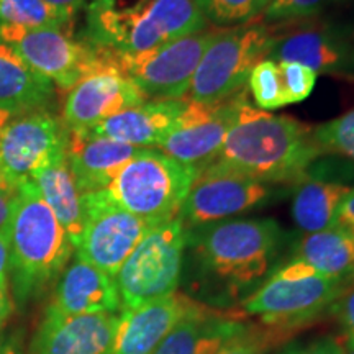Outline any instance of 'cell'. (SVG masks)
Instances as JSON below:
<instances>
[{"instance_id":"cell-1","label":"cell","mask_w":354,"mask_h":354,"mask_svg":"<svg viewBox=\"0 0 354 354\" xmlns=\"http://www.w3.org/2000/svg\"><path fill=\"white\" fill-rule=\"evenodd\" d=\"M284 243L272 218H232L187 228L192 289L209 302L246 299L271 276Z\"/></svg>"},{"instance_id":"cell-2","label":"cell","mask_w":354,"mask_h":354,"mask_svg":"<svg viewBox=\"0 0 354 354\" xmlns=\"http://www.w3.org/2000/svg\"><path fill=\"white\" fill-rule=\"evenodd\" d=\"M322 154L313 128L246 104L210 165L263 184H297Z\"/></svg>"},{"instance_id":"cell-3","label":"cell","mask_w":354,"mask_h":354,"mask_svg":"<svg viewBox=\"0 0 354 354\" xmlns=\"http://www.w3.org/2000/svg\"><path fill=\"white\" fill-rule=\"evenodd\" d=\"M8 289H12L13 300L21 307L41 297L51 284L57 282L76 250L33 183L19 187L8 225Z\"/></svg>"},{"instance_id":"cell-4","label":"cell","mask_w":354,"mask_h":354,"mask_svg":"<svg viewBox=\"0 0 354 354\" xmlns=\"http://www.w3.org/2000/svg\"><path fill=\"white\" fill-rule=\"evenodd\" d=\"M205 25L196 0H91L86 39L117 55L136 56Z\"/></svg>"},{"instance_id":"cell-5","label":"cell","mask_w":354,"mask_h":354,"mask_svg":"<svg viewBox=\"0 0 354 354\" xmlns=\"http://www.w3.org/2000/svg\"><path fill=\"white\" fill-rule=\"evenodd\" d=\"M197 174L159 149L141 148L104 190L122 209L159 225L179 216Z\"/></svg>"},{"instance_id":"cell-6","label":"cell","mask_w":354,"mask_h":354,"mask_svg":"<svg viewBox=\"0 0 354 354\" xmlns=\"http://www.w3.org/2000/svg\"><path fill=\"white\" fill-rule=\"evenodd\" d=\"M346 284L294 259L274 269L271 276L243 300V310L248 315L258 317L264 325L290 328L330 310Z\"/></svg>"},{"instance_id":"cell-7","label":"cell","mask_w":354,"mask_h":354,"mask_svg":"<svg viewBox=\"0 0 354 354\" xmlns=\"http://www.w3.org/2000/svg\"><path fill=\"white\" fill-rule=\"evenodd\" d=\"M187 228L183 220L153 227L115 276L123 308H135L177 292L183 281Z\"/></svg>"},{"instance_id":"cell-8","label":"cell","mask_w":354,"mask_h":354,"mask_svg":"<svg viewBox=\"0 0 354 354\" xmlns=\"http://www.w3.org/2000/svg\"><path fill=\"white\" fill-rule=\"evenodd\" d=\"M272 43L274 33L261 24L218 30L197 66L189 100L214 105L238 94L251 69L268 57Z\"/></svg>"},{"instance_id":"cell-9","label":"cell","mask_w":354,"mask_h":354,"mask_svg":"<svg viewBox=\"0 0 354 354\" xmlns=\"http://www.w3.org/2000/svg\"><path fill=\"white\" fill-rule=\"evenodd\" d=\"M0 41L15 48L39 76L68 92L88 74L107 66H118L117 53L95 46L87 39L77 41L59 28L0 24Z\"/></svg>"},{"instance_id":"cell-10","label":"cell","mask_w":354,"mask_h":354,"mask_svg":"<svg viewBox=\"0 0 354 354\" xmlns=\"http://www.w3.org/2000/svg\"><path fill=\"white\" fill-rule=\"evenodd\" d=\"M68 133L63 120L46 109L21 112L0 131V176L13 185L66 158Z\"/></svg>"},{"instance_id":"cell-11","label":"cell","mask_w":354,"mask_h":354,"mask_svg":"<svg viewBox=\"0 0 354 354\" xmlns=\"http://www.w3.org/2000/svg\"><path fill=\"white\" fill-rule=\"evenodd\" d=\"M216 33L203 28L143 55H118V64L146 99L180 100L189 94L197 66Z\"/></svg>"},{"instance_id":"cell-12","label":"cell","mask_w":354,"mask_h":354,"mask_svg":"<svg viewBox=\"0 0 354 354\" xmlns=\"http://www.w3.org/2000/svg\"><path fill=\"white\" fill-rule=\"evenodd\" d=\"M86 221L76 254L115 277L131 251L156 225L117 205L105 190L84 194Z\"/></svg>"},{"instance_id":"cell-13","label":"cell","mask_w":354,"mask_h":354,"mask_svg":"<svg viewBox=\"0 0 354 354\" xmlns=\"http://www.w3.org/2000/svg\"><path fill=\"white\" fill-rule=\"evenodd\" d=\"M246 104L245 88L214 105L185 100L184 112L159 143V151L201 172L218 154Z\"/></svg>"},{"instance_id":"cell-14","label":"cell","mask_w":354,"mask_h":354,"mask_svg":"<svg viewBox=\"0 0 354 354\" xmlns=\"http://www.w3.org/2000/svg\"><path fill=\"white\" fill-rule=\"evenodd\" d=\"M272 196L269 184L238 172L209 165L198 172L180 207L179 218L185 228L232 220L261 207Z\"/></svg>"},{"instance_id":"cell-15","label":"cell","mask_w":354,"mask_h":354,"mask_svg":"<svg viewBox=\"0 0 354 354\" xmlns=\"http://www.w3.org/2000/svg\"><path fill=\"white\" fill-rule=\"evenodd\" d=\"M145 102L141 88L118 66H107L71 88L61 120L68 130L91 131L113 115Z\"/></svg>"},{"instance_id":"cell-16","label":"cell","mask_w":354,"mask_h":354,"mask_svg":"<svg viewBox=\"0 0 354 354\" xmlns=\"http://www.w3.org/2000/svg\"><path fill=\"white\" fill-rule=\"evenodd\" d=\"M266 59L300 63L315 74L354 79V39L336 26L304 28L284 37L274 35Z\"/></svg>"},{"instance_id":"cell-17","label":"cell","mask_w":354,"mask_h":354,"mask_svg":"<svg viewBox=\"0 0 354 354\" xmlns=\"http://www.w3.org/2000/svg\"><path fill=\"white\" fill-rule=\"evenodd\" d=\"M117 325V313L66 315L46 308L32 354H112Z\"/></svg>"},{"instance_id":"cell-18","label":"cell","mask_w":354,"mask_h":354,"mask_svg":"<svg viewBox=\"0 0 354 354\" xmlns=\"http://www.w3.org/2000/svg\"><path fill=\"white\" fill-rule=\"evenodd\" d=\"M201 305L174 292L140 307L123 308L118 315L112 354H153L177 323Z\"/></svg>"},{"instance_id":"cell-19","label":"cell","mask_w":354,"mask_h":354,"mask_svg":"<svg viewBox=\"0 0 354 354\" xmlns=\"http://www.w3.org/2000/svg\"><path fill=\"white\" fill-rule=\"evenodd\" d=\"M48 308L66 315L122 312V299L115 277L74 256L56 282Z\"/></svg>"},{"instance_id":"cell-20","label":"cell","mask_w":354,"mask_h":354,"mask_svg":"<svg viewBox=\"0 0 354 354\" xmlns=\"http://www.w3.org/2000/svg\"><path fill=\"white\" fill-rule=\"evenodd\" d=\"M140 149L105 136H97L92 131L69 130L66 159L84 196L107 187Z\"/></svg>"},{"instance_id":"cell-21","label":"cell","mask_w":354,"mask_h":354,"mask_svg":"<svg viewBox=\"0 0 354 354\" xmlns=\"http://www.w3.org/2000/svg\"><path fill=\"white\" fill-rule=\"evenodd\" d=\"M185 109V100H146L145 104L113 115L91 130L97 136L113 141L149 148L159 146L174 128Z\"/></svg>"},{"instance_id":"cell-22","label":"cell","mask_w":354,"mask_h":354,"mask_svg":"<svg viewBox=\"0 0 354 354\" xmlns=\"http://www.w3.org/2000/svg\"><path fill=\"white\" fill-rule=\"evenodd\" d=\"M246 328V323L201 305L177 323L153 354H216Z\"/></svg>"},{"instance_id":"cell-23","label":"cell","mask_w":354,"mask_h":354,"mask_svg":"<svg viewBox=\"0 0 354 354\" xmlns=\"http://www.w3.org/2000/svg\"><path fill=\"white\" fill-rule=\"evenodd\" d=\"M30 183H33L38 189L39 196L44 198L53 214L63 225L69 240L76 248L84 230L86 210H84V196L77 187L68 159L63 158L44 167L33 176Z\"/></svg>"},{"instance_id":"cell-24","label":"cell","mask_w":354,"mask_h":354,"mask_svg":"<svg viewBox=\"0 0 354 354\" xmlns=\"http://www.w3.org/2000/svg\"><path fill=\"white\" fill-rule=\"evenodd\" d=\"M53 94V82L30 68L15 48L0 41V105L30 112L46 107Z\"/></svg>"},{"instance_id":"cell-25","label":"cell","mask_w":354,"mask_h":354,"mask_svg":"<svg viewBox=\"0 0 354 354\" xmlns=\"http://www.w3.org/2000/svg\"><path fill=\"white\" fill-rule=\"evenodd\" d=\"M349 185L305 176L297 183L292 201V218L305 234L318 233L336 225V210Z\"/></svg>"},{"instance_id":"cell-26","label":"cell","mask_w":354,"mask_h":354,"mask_svg":"<svg viewBox=\"0 0 354 354\" xmlns=\"http://www.w3.org/2000/svg\"><path fill=\"white\" fill-rule=\"evenodd\" d=\"M294 259L312 266L325 276L349 282L354 279V233L331 227L305 234L295 248Z\"/></svg>"},{"instance_id":"cell-27","label":"cell","mask_w":354,"mask_h":354,"mask_svg":"<svg viewBox=\"0 0 354 354\" xmlns=\"http://www.w3.org/2000/svg\"><path fill=\"white\" fill-rule=\"evenodd\" d=\"M74 17L46 0H0V24L66 30Z\"/></svg>"},{"instance_id":"cell-28","label":"cell","mask_w":354,"mask_h":354,"mask_svg":"<svg viewBox=\"0 0 354 354\" xmlns=\"http://www.w3.org/2000/svg\"><path fill=\"white\" fill-rule=\"evenodd\" d=\"M271 0H196L205 21L216 26L245 25L264 12Z\"/></svg>"},{"instance_id":"cell-29","label":"cell","mask_w":354,"mask_h":354,"mask_svg":"<svg viewBox=\"0 0 354 354\" xmlns=\"http://www.w3.org/2000/svg\"><path fill=\"white\" fill-rule=\"evenodd\" d=\"M248 87L259 110H277L286 105L281 73L276 61H259L248 76Z\"/></svg>"},{"instance_id":"cell-30","label":"cell","mask_w":354,"mask_h":354,"mask_svg":"<svg viewBox=\"0 0 354 354\" xmlns=\"http://www.w3.org/2000/svg\"><path fill=\"white\" fill-rule=\"evenodd\" d=\"M313 140L323 154H336L354 162V109L313 128Z\"/></svg>"},{"instance_id":"cell-31","label":"cell","mask_w":354,"mask_h":354,"mask_svg":"<svg viewBox=\"0 0 354 354\" xmlns=\"http://www.w3.org/2000/svg\"><path fill=\"white\" fill-rule=\"evenodd\" d=\"M279 73H281L282 91H284L286 105L300 104L312 94L317 82V74L307 66L300 63L281 61Z\"/></svg>"},{"instance_id":"cell-32","label":"cell","mask_w":354,"mask_h":354,"mask_svg":"<svg viewBox=\"0 0 354 354\" xmlns=\"http://www.w3.org/2000/svg\"><path fill=\"white\" fill-rule=\"evenodd\" d=\"M342 0H271L264 8L266 20H289L317 15Z\"/></svg>"},{"instance_id":"cell-33","label":"cell","mask_w":354,"mask_h":354,"mask_svg":"<svg viewBox=\"0 0 354 354\" xmlns=\"http://www.w3.org/2000/svg\"><path fill=\"white\" fill-rule=\"evenodd\" d=\"M269 343H271L269 335L248 326L241 335L228 342L216 354H266Z\"/></svg>"},{"instance_id":"cell-34","label":"cell","mask_w":354,"mask_h":354,"mask_svg":"<svg viewBox=\"0 0 354 354\" xmlns=\"http://www.w3.org/2000/svg\"><path fill=\"white\" fill-rule=\"evenodd\" d=\"M331 313H333L339 328L343 331L344 344L354 346V287L344 290L335 304L331 305Z\"/></svg>"},{"instance_id":"cell-35","label":"cell","mask_w":354,"mask_h":354,"mask_svg":"<svg viewBox=\"0 0 354 354\" xmlns=\"http://www.w3.org/2000/svg\"><path fill=\"white\" fill-rule=\"evenodd\" d=\"M17 197H19V185H13L0 176V232L7 230L10 225Z\"/></svg>"},{"instance_id":"cell-36","label":"cell","mask_w":354,"mask_h":354,"mask_svg":"<svg viewBox=\"0 0 354 354\" xmlns=\"http://www.w3.org/2000/svg\"><path fill=\"white\" fill-rule=\"evenodd\" d=\"M300 354H344V343L335 336H322L307 344Z\"/></svg>"},{"instance_id":"cell-37","label":"cell","mask_w":354,"mask_h":354,"mask_svg":"<svg viewBox=\"0 0 354 354\" xmlns=\"http://www.w3.org/2000/svg\"><path fill=\"white\" fill-rule=\"evenodd\" d=\"M346 232L354 233V189L344 196V198L339 203L338 210H336V225Z\"/></svg>"},{"instance_id":"cell-38","label":"cell","mask_w":354,"mask_h":354,"mask_svg":"<svg viewBox=\"0 0 354 354\" xmlns=\"http://www.w3.org/2000/svg\"><path fill=\"white\" fill-rule=\"evenodd\" d=\"M10 274V243H8V228L0 232V286L8 287Z\"/></svg>"},{"instance_id":"cell-39","label":"cell","mask_w":354,"mask_h":354,"mask_svg":"<svg viewBox=\"0 0 354 354\" xmlns=\"http://www.w3.org/2000/svg\"><path fill=\"white\" fill-rule=\"evenodd\" d=\"M13 304L10 297V289L8 287L0 286V326L6 325L8 317L12 315Z\"/></svg>"},{"instance_id":"cell-40","label":"cell","mask_w":354,"mask_h":354,"mask_svg":"<svg viewBox=\"0 0 354 354\" xmlns=\"http://www.w3.org/2000/svg\"><path fill=\"white\" fill-rule=\"evenodd\" d=\"M46 2L51 3V6H55L56 8H59V10H63L74 17L79 8L86 3V0H46Z\"/></svg>"},{"instance_id":"cell-41","label":"cell","mask_w":354,"mask_h":354,"mask_svg":"<svg viewBox=\"0 0 354 354\" xmlns=\"http://www.w3.org/2000/svg\"><path fill=\"white\" fill-rule=\"evenodd\" d=\"M19 113H21V110L15 107H8V105H0V131H2L3 127Z\"/></svg>"},{"instance_id":"cell-42","label":"cell","mask_w":354,"mask_h":354,"mask_svg":"<svg viewBox=\"0 0 354 354\" xmlns=\"http://www.w3.org/2000/svg\"><path fill=\"white\" fill-rule=\"evenodd\" d=\"M0 354H24L13 339H8L6 336H0Z\"/></svg>"},{"instance_id":"cell-43","label":"cell","mask_w":354,"mask_h":354,"mask_svg":"<svg viewBox=\"0 0 354 354\" xmlns=\"http://www.w3.org/2000/svg\"><path fill=\"white\" fill-rule=\"evenodd\" d=\"M300 351H302V346H300L299 343H292V344H289V346H286L284 349H282L279 354H300Z\"/></svg>"},{"instance_id":"cell-44","label":"cell","mask_w":354,"mask_h":354,"mask_svg":"<svg viewBox=\"0 0 354 354\" xmlns=\"http://www.w3.org/2000/svg\"><path fill=\"white\" fill-rule=\"evenodd\" d=\"M344 354H354V346H344Z\"/></svg>"}]
</instances>
